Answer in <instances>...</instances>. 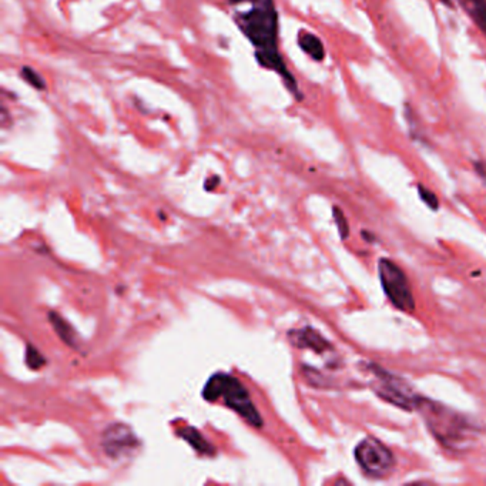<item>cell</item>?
<instances>
[{"label": "cell", "mask_w": 486, "mask_h": 486, "mask_svg": "<svg viewBox=\"0 0 486 486\" xmlns=\"http://www.w3.org/2000/svg\"><path fill=\"white\" fill-rule=\"evenodd\" d=\"M235 6V20L241 32L256 48L261 66L277 71L286 80L293 95L300 96L296 78L278 50V15L274 0H228Z\"/></svg>", "instance_id": "1"}, {"label": "cell", "mask_w": 486, "mask_h": 486, "mask_svg": "<svg viewBox=\"0 0 486 486\" xmlns=\"http://www.w3.org/2000/svg\"><path fill=\"white\" fill-rule=\"evenodd\" d=\"M418 188H419V195L425 201V204H428V207H431L432 210H436L439 206V201H438L436 195L431 190L425 188L424 186H418Z\"/></svg>", "instance_id": "15"}, {"label": "cell", "mask_w": 486, "mask_h": 486, "mask_svg": "<svg viewBox=\"0 0 486 486\" xmlns=\"http://www.w3.org/2000/svg\"><path fill=\"white\" fill-rule=\"evenodd\" d=\"M20 76L26 80V82H27L32 88H34V89H37V90H45V88H46L45 80L42 78V76H40V74H39L36 70H33L32 67H22Z\"/></svg>", "instance_id": "14"}, {"label": "cell", "mask_w": 486, "mask_h": 486, "mask_svg": "<svg viewBox=\"0 0 486 486\" xmlns=\"http://www.w3.org/2000/svg\"><path fill=\"white\" fill-rule=\"evenodd\" d=\"M355 459L363 472L377 478L388 475L395 464L392 452L375 438H366L358 445Z\"/></svg>", "instance_id": "5"}, {"label": "cell", "mask_w": 486, "mask_h": 486, "mask_svg": "<svg viewBox=\"0 0 486 486\" xmlns=\"http://www.w3.org/2000/svg\"><path fill=\"white\" fill-rule=\"evenodd\" d=\"M439 2H440L442 5H445V6H448V8H452V6H454L452 0H439Z\"/></svg>", "instance_id": "18"}, {"label": "cell", "mask_w": 486, "mask_h": 486, "mask_svg": "<svg viewBox=\"0 0 486 486\" xmlns=\"http://www.w3.org/2000/svg\"><path fill=\"white\" fill-rule=\"evenodd\" d=\"M334 218L338 224V231L341 234V238H347L348 234H349V227H348V223H347V218L344 217L342 211L337 207H334Z\"/></svg>", "instance_id": "16"}, {"label": "cell", "mask_w": 486, "mask_h": 486, "mask_svg": "<svg viewBox=\"0 0 486 486\" xmlns=\"http://www.w3.org/2000/svg\"><path fill=\"white\" fill-rule=\"evenodd\" d=\"M290 340L296 347L310 348L317 354H322L331 349L330 342L315 330L307 327L303 330H296L290 333Z\"/></svg>", "instance_id": "8"}, {"label": "cell", "mask_w": 486, "mask_h": 486, "mask_svg": "<svg viewBox=\"0 0 486 486\" xmlns=\"http://www.w3.org/2000/svg\"><path fill=\"white\" fill-rule=\"evenodd\" d=\"M475 169L478 172L479 176H482L483 179H486V161H482V163H476Z\"/></svg>", "instance_id": "17"}, {"label": "cell", "mask_w": 486, "mask_h": 486, "mask_svg": "<svg viewBox=\"0 0 486 486\" xmlns=\"http://www.w3.org/2000/svg\"><path fill=\"white\" fill-rule=\"evenodd\" d=\"M380 278L382 289L391 303L403 311H412L415 301L410 282L402 272V270L392 261L382 258L380 260Z\"/></svg>", "instance_id": "4"}, {"label": "cell", "mask_w": 486, "mask_h": 486, "mask_svg": "<svg viewBox=\"0 0 486 486\" xmlns=\"http://www.w3.org/2000/svg\"><path fill=\"white\" fill-rule=\"evenodd\" d=\"M202 398L209 402L221 399L230 410L244 418L254 428H263V418L256 408L249 389L242 385L235 377L217 373L214 374L202 389Z\"/></svg>", "instance_id": "3"}, {"label": "cell", "mask_w": 486, "mask_h": 486, "mask_svg": "<svg viewBox=\"0 0 486 486\" xmlns=\"http://www.w3.org/2000/svg\"><path fill=\"white\" fill-rule=\"evenodd\" d=\"M417 411H419L435 438L447 448L464 450L472 440L473 424L454 410L421 396Z\"/></svg>", "instance_id": "2"}, {"label": "cell", "mask_w": 486, "mask_h": 486, "mask_svg": "<svg viewBox=\"0 0 486 486\" xmlns=\"http://www.w3.org/2000/svg\"><path fill=\"white\" fill-rule=\"evenodd\" d=\"M49 321H50V324H52V327H53L55 333L60 337V340H62L66 345H69V347H71V348H74V349H78V348H80V345H78V338H77L76 331L71 328L70 324H69L62 315H59V314L50 311V312H49Z\"/></svg>", "instance_id": "10"}, {"label": "cell", "mask_w": 486, "mask_h": 486, "mask_svg": "<svg viewBox=\"0 0 486 486\" xmlns=\"http://www.w3.org/2000/svg\"><path fill=\"white\" fill-rule=\"evenodd\" d=\"M177 435L181 436L190 447L197 451L200 455L204 457H214L216 455V448L213 445L202 436V433L193 426H184L177 429Z\"/></svg>", "instance_id": "9"}, {"label": "cell", "mask_w": 486, "mask_h": 486, "mask_svg": "<svg viewBox=\"0 0 486 486\" xmlns=\"http://www.w3.org/2000/svg\"><path fill=\"white\" fill-rule=\"evenodd\" d=\"M377 377V384L374 387L375 392L385 401L396 405L403 410H417V405L421 396L414 394L411 387L401 378L388 374L384 370L371 366Z\"/></svg>", "instance_id": "6"}, {"label": "cell", "mask_w": 486, "mask_h": 486, "mask_svg": "<svg viewBox=\"0 0 486 486\" xmlns=\"http://www.w3.org/2000/svg\"><path fill=\"white\" fill-rule=\"evenodd\" d=\"M459 2L486 36V0H459Z\"/></svg>", "instance_id": "12"}, {"label": "cell", "mask_w": 486, "mask_h": 486, "mask_svg": "<svg viewBox=\"0 0 486 486\" xmlns=\"http://www.w3.org/2000/svg\"><path fill=\"white\" fill-rule=\"evenodd\" d=\"M298 45L304 53H307L312 60L322 62L326 57V49L321 39L310 32H301L298 36Z\"/></svg>", "instance_id": "11"}, {"label": "cell", "mask_w": 486, "mask_h": 486, "mask_svg": "<svg viewBox=\"0 0 486 486\" xmlns=\"http://www.w3.org/2000/svg\"><path fill=\"white\" fill-rule=\"evenodd\" d=\"M102 448L111 459H123L134 455L140 448V440L133 429L121 422L110 424L102 433Z\"/></svg>", "instance_id": "7"}, {"label": "cell", "mask_w": 486, "mask_h": 486, "mask_svg": "<svg viewBox=\"0 0 486 486\" xmlns=\"http://www.w3.org/2000/svg\"><path fill=\"white\" fill-rule=\"evenodd\" d=\"M26 366L30 370H40L46 366V358L40 354V351L32 345L26 347Z\"/></svg>", "instance_id": "13"}]
</instances>
